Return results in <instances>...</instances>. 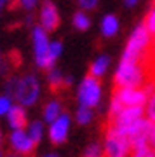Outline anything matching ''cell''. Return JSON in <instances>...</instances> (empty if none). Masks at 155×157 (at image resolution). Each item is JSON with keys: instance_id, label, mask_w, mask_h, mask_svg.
Returning a JSON list of instances; mask_svg holds the SVG:
<instances>
[{"instance_id": "obj_1", "label": "cell", "mask_w": 155, "mask_h": 157, "mask_svg": "<svg viewBox=\"0 0 155 157\" xmlns=\"http://www.w3.org/2000/svg\"><path fill=\"white\" fill-rule=\"evenodd\" d=\"M146 82V68L141 59H120L115 73V87H141Z\"/></svg>"}, {"instance_id": "obj_2", "label": "cell", "mask_w": 155, "mask_h": 157, "mask_svg": "<svg viewBox=\"0 0 155 157\" xmlns=\"http://www.w3.org/2000/svg\"><path fill=\"white\" fill-rule=\"evenodd\" d=\"M150 32L146 30V26L139 25L138 28L133 32L131 39H129L127 45H126V51H124V59H141L145 56V52L148 51L150 44H152V39H150Z\"/></svg>"}, {"instance_id": "obj_3", "label": "cell", "mask_w": 155, "mask_h": 157, "mask_svg": "<svg viewBox=\"0 0 155 157\" xmlns=\"http://www.w3.org/2000/svg\"><path fill=\"white\" fill-rule=\"evenodd\" d=\"M40 94V86L35 75H26V77L19 78L16 82V89H14V98L19 101L23 107H30L39 100Z\"/></svg>"}, {"instance_id": "obj_4", "label": "cell", "mask_w": 155, "mask_h": 157, "mask_svg": "<svg viewBox=\"0 0 155 157\" xmlns=\"http://www.w3.org/2000/svg\"><path fill=\"white\" fill-rule=\"evenodd\" d=\"M33 51H35V61L39 65V68L44 70H51L54 67V61L49 56V39H47V32L42 26H35L33 28Z\"/></svg>"}, {"instance_id": "obj_5", "label": "cell", "mask_w": 155, "mask_h": 157, "mask_svg": "<svg viewBox=\"0 0 155 157\" xmlns=\"http://www.w3.org/2000/svg\"><path fill=\"white\" fill-rule=\"evenodd\" d=\"M101 100V84L98 77H93V75H87V77L82 80V84L78 87V101L84 107L93 108L96 107Z\"/></svg>"}, {"instance_id": "obj_6", "label": "cell", "mask_w": 155, "mask_h": 157, "mask_svg": "<svg viewBox=\"0 0 155 157\" xmlns=\"http://www.w3.org/2000/svg\"><path fill=\"white\" fill-rule=\"evenodd\" d=\"M131 150H133V147H131V141H129L127 136L106 131V145H105L106 157H126Z\"/></svg>"}, {"instance_id": "obj_7", "label": "cell", "mask_w": 155, "mask_h": 157, "mask_svg": "<svg viewBox=\"0 0 155 157\" xmlns=\"http://www.w3.org/2000/svg\"><path fill=\"white\" fill-rule=\"evenodd\" d=\"M113 96L120 100L124 107H143L148 94L143 87H115Z\"/></svg>"}, {"instance_id": "obj_8", "label": "cell", "mask_w": 155, "mask_h": 157, "mask_svg": "<svg viewBox=\"0 0 155 157\" xmlns=\"http://www.w3.org/2000/svg\"><path fill=\"white\" fill-rule=\"evenodd\" d=\"M59 25V12L51 0H45L40 7V26L45 32H54Z\"/></svg>"}, {"instance_id": "obj_9", "label": "cell", "mask_w": 155, "mask_h": 157, "mask_svg": "<svg viewBox=\"0 0 155 157\" xmlns=\"http://www.w3.org/2000/svg\"><path fill=\"white\" fill-rule=\"evenodd\" d=\"M68 129H70V117H68L66 113H61L54 122H51V129H49L51 141L54 145L63 143L68 136Z\"/></svg>"}, {"instance_id": "obj_10", "label": "cell", "mask_w": 155, "mask_h": 157, "mask_svg": "<svg viewBox=\"0 0 155 157\" xmlns=\"http://www.w3.org/2000/svg\"><path fill=\"white\" fill-rule=\"evenodd\" d=\"M11 143L14 147V150H17L19 154H25V155L32 154L35 145H37L32 140V136L28 135V133H25L23 129H14V133L11 135Z\"/></svg>"}, {"instance_id": "obj_11", "label": "cell", "mask_w": 155, "mask_h": 157, "mask_svg": "<svg viewBox=\"0 0 155 157\" xmlns=\"http://www.w3.org/2000/svg\"><path fill=\"white\" fill-rule=\"evenodd\" d=\"M7 119H9V124H11L12 129H23L26 126V113H25V108L23 105H17V107H12L7 113Z\"/></svg>"}, {"instance_id": "obj_12", "label": "cell", "mask_w": 155, "mask_h": 157, "mask_svg": "<svg viewBox=\"0 0 155 157\" xmlns=\"http://www.w3.org/2000/svg\"><path fill=\"white\" fill-rule=\"evenodd\" d=\"M117 32H119V19L113 14H108V16L103 17V21H101V33L105 37H113Z\"/></svg>"}, {"instance_id": "obj_13", "label": "cell", "mask_w": 155, "mask_h": 157, "mask_svg": "<svg viewBox=\"0 0 155 157\" xmlns=\"http://www.w3.org/2000/svg\"><path fill=\"white\" fill-rule=\"evenodd\" d=\"M110 65V58L108 56H100L96 59L93 65H91V70H89V75H93V77H103L106 72V68Z\"/></svg>"}, {"instance_id": "obj_14", "label": "cell", "mask_w": 155, "mask_h": 157, "mask_svg": "<svg viewBox=\"0 0 155 157\" xmlns=\"http://www.w3.org/2000/svg\"><path fill=\"white\" fill-rule=\"evenodd\" d=\"M49 82H51V89L52 91H58L61 87V86H70L72 84V78L68 77V78H63V75H61L58 70H51L49 73Z\"/></svg>"}, {"instance_id": "obj_15", "label": "cell", "mask_w": 155, "mask_h": 157, "mask_svg": "<svg viewBox=\"0 0 155 157\" xmlns=\"http://www.w3.org/2000/svg\"><path fill=\"white\" fill-rule=\"evenodd\" d=\"M59 115H61L59 101H51V103L45 105V108H44V119L47 121V122H54Z\"/></svg>"}, {"instance_id": "obj_16", "label": "cell", "mask_w": 155, "mask_h": 157, "mask_svg": "<svg viewBox=\"0 0 155 157\" xmlns=\"http://www.w3.org/2000/svg\"><path fill=\"white\" fill-rule=\"evenodd\" d=\"M73 25H75V28L77 30H87L89 26H91V19H89V16L85 14V12H77L75 16H73Z\"/></svg>"}, {"instance_id": "obj_17", "label": "cell", "mask_w": 155, "mask_h": 157, "mask_svg": "<svg viewBox=\"0 0 155 157\" xmlns=\"http://www.w3.org/2000/svg\"><path fill=\"white\" fill-rule=\"evenodd\" d=\"M42 133H44V126H42V122H32V124H30L28 135L32 136V140H33L35 143H39V141H40Z\"/></svg>"}, {"instance_id": "obj_18", "label": "cell", "mask_w": 155, "mask_h": 157, "mask_svg": "<svg viewBox=\"0 0 155 157\" xmlns=\"http://www.w3.org/2000/svg\"><path fill=\"white\" fill-rule=\"evenodd\" d=\"M91 119H93V112H91V108L80 105V108H78V112H77V122L78 124H89V122H91Z\"/></svg>"}, {"instance_id": "obj_19", "label": "cell", "mask_w": 155, "mask_h": 157, "mask_svg": "<svg viewBox=\"0 0 155 157\" xmlns=\"http://www.w3.org/2000/svg\"><path fill=\"white\" fill-rule=\"evenodd\" d=\"M61 51H63V44H61V42H51V45H49V56H51L52 61H56V59L59 58Z\"/></svg>"}, {"instance_id": "obj_20", "label": "cell", "mask_w": 155, "mask_h": 157, "mask_svg": "<svg viewBox=\"0 0 155 157\" xmlns=\"http://www.w3.org/2000/svg\"><path fill=\"white\" fill-rule=\"evenodd\" d=\"M12 108L11 96H0V115H7Z\"/></svg>"}, {"instance_id": "obj_21", "label": "cell", "mask_w": 155, "mask_h": 157, "mask_svg": "<svg viewBox=\"0 0 155 157\" xmlns=\"http://www.w3.org/2000/svg\"><path fill=\"white\" fill-rule=\"evenodd\" d=\"M146 117L155 122V93L150 96V101H148V108H146Z\"/></svg>"}, {"instance_id": "obj_22", "label": "cell", "mask_w": 155, "mask_h": 157, "mask_svg": "<svg viewBox=\"0 0 155 157\" xmlns=\"http://www.w3.org/2000/svg\"><path fill=\"white\" fill-rule=\"evenodd\" d=\"M85 157H101V147L98 143L91 145L87 148V152H85Z\"/></svg>"}, {"instance_id": "obj_23", "label": "cell", "mask_w": 155, "mask_h": 157, "mask_svg": "<svg viewBox=\"0 0 155 157\" xmlns=\"http://www.w3.org/2000/svg\"><path fill=\"white\" fill-rule=\"evenodd\" d=\"M77 2L84 11H91V9H94L98 6V0H77Z\"/></svg>"}, {"instance_id": "obj_24", "label": "cell", "mask_w": 155, "mask_h": 157, "mask_svg": "<svg viewBox=\"0 0 155 157\" xmlns=\"http://www.w3.org/2000/svg\"><path fill=\"white\" fill-rule=\"evenodd\" d=\"M19 2V6L23 7V9H26V11H32L37 4H39V0H17Z\"/></svg>"}, {"instance_id": "obj_25", "label": "cell", "mask_w": 155, "mask_h": 157, "mask_svg": "<svg viewBox=\"0 0 155 157\" xmlns=\"http://www.w3.org/2000/svg\"><path fill=\"white\" fill-rule=\"evenodd\" d=\"M146 58L152 59V61H155V39L152 40V44H150L148 51H146Z\"/></svg>"}, {"instance_id": "obj_26", "label": "cell", "mask_w": 155, "mask_h": 157, "mask_svg": "<svg viewBox=\"0 0 155 157\" xmlns=\"http://www.w3.org/2000/svg\"><path fill=\"white\" fill-rule=\"evenodd\" d=\"M148 141H150V147L155 150V122L152 124V129H150V138H148Z\"/></svg>"}, {"instance_id": "obj_27", "label": "cell", "mask_w": 155, "mask_h": 157, "mask_svg": "<svg viewBox=\"0 0 155 157\" xmlns=\"http://www.w3.org/2000/svg\"><path fill=\"white\" fill-rule=\"evenodd\" d=\"M9 2H11V0H0V11H2V9H4V7H6Z\"/></svg>"}, {"instance_id": "obj_28", "label": "cell", "mask_w": 155, "mask_h": 157, "mask_svg": "<svg viewBox=\"0 0 155 157\" xmlns=\"http://www.w3.org/2000/svg\"><path fill=\"white\" fill-rule=\"evenodd\" d=\"M138 0H126V6H129V7H133L134 4H136Z\"/></svg>"}, {"instance_id": "obj_29", "label": "cell", "mask_w": 155, "mask_h": 157, "mask_svg": "<svg viewBox=\"0 0 155 157\" xmlns=\"http://www.w3.org/2000/svg\"><path fill=\"white\" fill-rule=\"evenodd\" d=\"M7 157H17V155H14V154H9V155H7Z\"/></svg>"}, {"instance_id": "obj_30", "label": "cell", "mask_w": 155, "mask_h": 157, "mask_svg": "<svg viewBox=\"0 0 155 157\" xmlns=\"http://www.w3.org/2000/svg\"><path fill=\"white\" fill-rule=\"evenodd\" d=\"M45 157H58V155H54V154H51V155H45Z\"/></svg>"}, {"instance_id": "obj_31", "label": "cell", "mask_w": 155, "mask_h": 157, "mask_svg": "<svg viewBox=\"0 0 155 157\" xmlns=\"http://www.w3.org/2000/svg\"><path fill=\"white\" fill-rule=\"evenodd\" d=\"M0 140H2V133H0Z\"/></svg>"}, {"instance_id": "obj_32", "label": "cell", "mask_w": 155, "mask_h": 157, "mask_svg": "<svg viewBox=\"0 0 155 157\" xmlns=\"http://www.w3.org/2000/svg\"><path fill=\"white\" fill-rule=\"evenodd\" d=\"M0 157H2V154H0Z\"/></svg>"}]
</instances>
